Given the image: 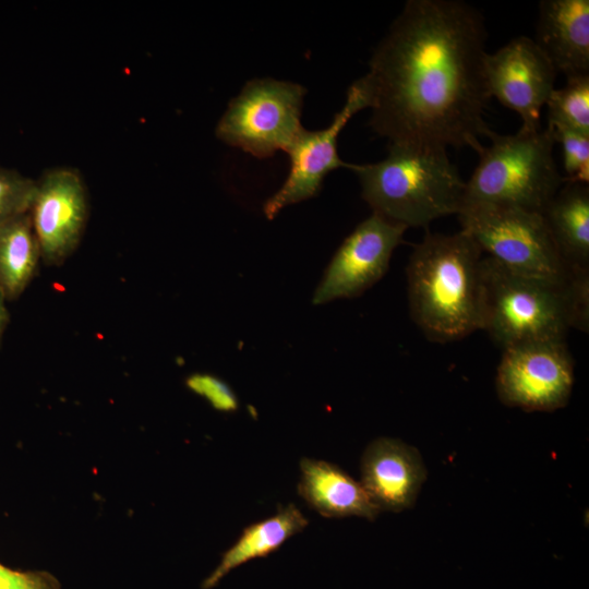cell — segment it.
<instances>
[{
  "instance_id": "cell-1",
  "label": "cell",
  "mask_w": 589,
  "mask_h": 589,
  "mask_svg": "<svg viewBox=\"0 0 589 589\" xmlns=\"http://www.w3.org/2000/svg\"><path fill=\"white\" fill-rule=\"evenodd\" d=\"M482 14L460 0H409L375 48L364 75L371 128L388 144L470 147L489 127Z\"/></svg>"
},
{
  "instance_id": "cell-2",
  "label": "cell",
  "mask_w": 589,
  "mask_h": 589,
  "mask_svg": "<svg viewBox=\"0 0 589 589\" xmlns=\"http://www.w3.org/2000/svg\"><path fill=\"white\" fill-rule=\"evenodd\" d=\"M482 251L462 229L426 233L407 265L410 315L435 342L465 338L481 329Z\"/></svg>"
},
{
  "instance_id": "cell-3",
  "label": "cell",
  "mask_w": 589,
  "mask_h": 589,
  "mask_svg": "<svg viewBox=\"0 0 589 589\" xmlns=\"http://www.w3.org/2000/svg\"><path fill=\"white\" fill-rule=\"evenodd\" d=\"M481 329L502 349L532 340H565L569 329L588 332L589 273L568 283L528 277L482 257Z\"/></svg>"
},
{
  "instance_id": "cell-4",
  "label": "cell",
  "mask_w": 589,
  "mask_h": 589,
  "mask_svg": "<svg viewBox=\"0 0 589 589\" xmlns=\"http://www.w3.org/2000/svg\"><path fill=\"white\" fill-rule=\"evenodd\" d=\"M347 168L359 178L373 213L407 228L426 227L462 208L466 181L446 151L388 144L383 160Z\"/></svg>"
},
{
  "instance_id": "cell-5",
  "label": "cell",
  "mask_w": 589,
  "mask_h": 589,
  "mask_svg": "<svg viewBox=\"0 0 589 589\" xmlns=\"http://www.w3.org/2000/svg\"><path fill=\"white\" fill-rule=\"evenodd\" d=\"M485 137L491 144L478 152L462 206L497 204L542 213L565 182L553 156V131L498 134L489 129Z\"/></svg>"
},
{
  "instance_id": "cell-6",
  "label": "cell",
  "mask_w": 589,
  "mask_h": 589,
  "mask_svg": "<svg viewBox=\"0 0 589 589\" xmlns=\"http://www.w3.org/2000/svg\"><path fill=\"white\" fill-rule=\"evenodd\" d=\"M457 216L482 253L510 272L557 283H568L578 274L564 264L541 213L471 204L462 206Z\"/></svg>"
},
{
  "instance_id": "cell-7",
  "label": "cell",
  "mask_w": 589,
  "mask_h": 589,
  "mask_svg": "<svg viewBox=\"0 0 589 589\" xmlns=\"http://www.w3.org/2000/svg\"><path fill=\"white\" fill-rule=\"evenodd\" d=\"M304 94L305 88L292 82L271 77L249 81L228 104L215 134L257 158L286 152L303 129Z\"/></svg>"
},
{
  "instance_id": "cell-8",
  "label": "cell",
  "mask_w": 589,
  "mask_h": 589,
  "mask_svg": "<svg viewBox=\"0 0 589 589\" xmlns=\"http://www.w3.org/2000/svg\"><path fill=\"white\" fill-rule=\"evenodd\" d=\"M574 380L565 340H532L503 349L495 384L504 405L550 412L567 405Z\"/></svg>"
},
{
  "instance_id": "cell-9",
  "label": "cell",
  "mask_w": 589,
  "mask_h": 589,
  "mask_svg": "<svg viewBox=\"0 0 589 589\" xmlns=\"http://www.w3.org/2000/svg\"><path fill=\"white\" fill-rule=\"evenodd\" d=\"M371 92L365 76L354 81L347 89L341 109L332 123L318 131L302 129L289 148V173L280 187L263 205L264 215L273 219L284 207L314 197L324 178L339 167H348L337 152V140L349 120L360 110L371 108Z\"/></svg>"
},
{
  "instance_id": "cell-10",
  "label": "cell",
  "mask_w": 589,
  "mask_h": 589,
  "mask_svg": "<svg viewBox=\"0 0 589 589\" xmlns=\"http://www.w3.org/2000/svg\"><path fill=\"white\" fill-rule=\"evenodd\" d=\"M88 214L87 188L79 170L55 167L36 180L28 215L46 265L60 266L74 253Z\"/></svg>"
},
{
  "instance_id": "cell-11",
  "label": "cell",
  "mask_w": 589,
  "mask_h": 589,
  "mask_svg": "<svg viewBox=\"0 0 589 589\" xmlns=\"http://www.w3.org/2000/svg\"><path fill=\"white\" fill-rule=\"evenodd\" d=\"M490 97L521 119L520 130L541 129V110L553 92L557 71L533 38L518 36L484 57Z\"/></svg>"
},
{
  "instance_id": "cell-12",
  "label": "cell",
  "mask_w": 589,
  "mask_h": 589,
  "mask_svg": "<svg viewBox=\"0 0 589 589\" xmlns=\"http://www.w3.org/2000/svg\"><path fill=\"white\" fill-rule=\"evenodd\" d=\"M407 229L376 213L360 223L330 260L312 303L354 298L372 287L385 275Z\"/></svg>"
},
{
  "instance_id": "cell-13",
  "label": "cell",
  "mask_w": 589,
  "mask_h": 589,
  "mask_svg": "<svg viewBox=\"0 0 589 589\" xmlns=\"http://www.w3.org/2000/svg\"><path fill=\"white\" fill-rule=\"evenodd\" d=\"M363 489L380 512L412 508L426 468L419 450L393 437H377L363 452L360 464Z\"/></svg>"
},
{
  "instance_id": "cell-14",
  "label": "cell",
  "mask_w": 589,
  "mask_h": 589,
  "mask_svg": "<svg viewBox=\"0 0 589 589\" xmlns=\"http://www.w3.org/2000/svg\"><path fill=\"white\" fill-rule=\"evenodd\" d=\"M533 40L557 73L589 75V1L542 0Z\"/></svg>"
},
{
  "instance_id": "cell-15",
  "label": "cell",
  "mask_w": 589,
  "mask_h": 589,
  "mask_svg": "<svg viewBox=\"0 0 589 589\" xmlns=\"http://www.w3.org/2000/svg\"><path fill=\"white\" fill-rule=\"evenodd\" d=\"M298 494L306 505L323 517H362L374 520L381 513L372 503L360 481L329 461L300 460Z\"/></svg>"
},
{
  "instance_id": "cell-16",
  "label": "cell",
  "mask_w": 589,
  "mask_h": 589,
  "mask_svg": "<svg viewBox=\"0 0 589 589\" xmlns=\"http://www.w3.org/2000/svg\"><path fill=\"white\" fill-rule=\"evenodd\" d=\"M541 214L568 269L589 272V185L565 181Z\"/></svg>"
},
{
  "instance_id": "cell-17",
  "label": "cell",
  "mask_w": 589,
  "mask_h": 589,
  "mask_svg": "<svg viewBox=\"0 0 589 589\" xmlns=\"http://www.w3.org/2000/svg\"><path fill=\"white\" fill-rule=\"evenodd\" d=\"M309 519L294 505L278 506L277 513L247 526L236 542L223 554L219 564L202 584L212 589L238 566L254 558L266 557L292 536L301 532Z\"/></svg>"
},
{
  "instance_id": "cell-18",
  "label": "cell",
  "mask_w": 589,
  "mask_h": 589,
  "mask_svg": "<svg viewBox=\"0 0 589 589\" xmlns=\"http://www.w3.org/2000/svg\"><path fill=\"white\" fill-rule=\"evenodd\" d=\"M41 260L28 213L0 224V289L17 299L35 277Z\"/></svg>"
},
{
  "instance_id": "cell-19",
  "label": "cell",
  "mask_w": 589,
  "mask_h": 589,
  "mask_svg": "<svg viewBox=\"0 0 589 589\" xmlns=\"http://www.w3.org/2000/svg\"><path fill=\"white\" fill-rule=\"evenodd\" d=\"M545 107L548 127H565L589 135V75L566 77V84L551 93Z\"/></svg>"
},
{
  "instance_id": "cell-20",
  "label": "cell",
  "mask_w": 589,
  "mask_h": 589,
  "mask_svg": "<svg viewBox=\"0 0 589 589\" xmlns=\"http://www.w3.org/2000/svg\"><path fill=\"white\" fill-rule=\"evenodd\" d=\"M35 190L36 180L0 166V224L28 213Z\"/></svg>"
},
{
  "instance_id": "cell-21",
  "label": "cell",
  "mask_w": 589,
  "mask_h": 589,
  "mask_svg": "<svg viewBox=\"0 0 589 589\" xmlns=\"http://www.w3.org/2000/svg\"><path fill=\"white\" fill-rule=\"evenodd\" d=\"M561 144L565 181L589 183V135L565 127H548Z\"/></svg>"
},
{
  "instance_id": "cell-22",
  "label": "cell",
  "mask_w": 589,
  "mask_h": 589,
  "mask_svg": "<svg viewBox=\"0 0 589 589\" xmlns=\"http://www.w3.org/2000/svg\"><path fill=\"white\" fill-rule=\"evenodd\" d=\"M185 384L190 390L204 397L213 408L223 412H233L239 407L238 397L221 378L206 373L190 375Z\"/></svg>"
},
{
  "instance_id": "cell-23",
  "label": "cell",
  "mask_w": 589,
  "mask_h": 589,
  "mask_svg": "<svg viewBox=\"0 0 589 589\" xmlns=\"http://www.w3.org/2000/svg\"><path fill=\"white\" fill-rule=\"evenodd\" d=\"M0 589H61V587L58 579L48 572H20L0 563Z\"/></svg>"
},
{
  "instance_id": "cell-24",
  "label": "cell",
  "mask_w": 589,
  "mask_h": 589,
  "mask_svg": "<svg viewBox=\"0 0 589 589\" xmlns=\"http://www.w3.org/2000/svg\"><path fill=\"white\" fill-rule=\"evenodd\" d=\"M5 296L0 289V342L5 330V327L9 323V312L5 305Z\"/></svg>"
}]
</instances>
